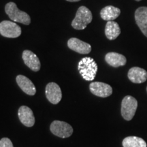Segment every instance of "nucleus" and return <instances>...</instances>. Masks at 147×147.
<instances>
[{"label":"nucleus","instance_id":"f257e3e1","mask_svg":"<svg viewBox=\"0 0 147 147\" xmlns=\"http://www.w3.org/2000/svg\"><path fill=\"white\" fill-rule=\"evenodd\" d=\"M78 69L83 79L87 81H92L96 76L97 65L93 58L84 57L79 61Z\"/></svg>","mask_w":147,"mask_h":147},{"label":"nucleus","instance_id":"f03ea898","mask_svg":"<svg viewBox=\"0 0 147 147\" xmlns=\"http://www.w3.org/2000/svg\"><path fill=\"white\" fill-rule=\"evenodd\" d=\"M93 16L91 10L85 6H80L77 10L76 16L71 23V26L77 30H82L91 23Z\"/></svg>","mask_w":147,"mask_h":147},{"label":"nucleus","instance_id":"7ed1b4c3","mask_svg":"<svg viewBox=\"0 0 147 147\" xmlns=\"http://www.w3.org/2000/svg\"><path fill=\"white\" fill-rule=\"evenodd\" d=\"M5 11L12 21L26 25H29L31 23V18L29 14L20 10L14 2L7 3L5 7Z\"/></svg>","mask_w":147,"mask_h":147},{"label":"nucleus","instance_id":"20e7f679","mask_svg":"<svg viewBox=\"0 0 147 147\" xmlns=\"http://www.w3.org/2000/svg\"><path fill=\"white\" fill-rule=\"evenodd\" d=\"M138 107V102L134 97L127 95L121 103V115L125 120L130 121L133 119Z\"/></svg>","mask_w":147,"mask_h":147},{"label":"nucleus","instance_id":"39448f33","mask_svg":"<svg viewBox=\"0 0 147 147\" xmlns=\"http://www.w3.org/2000/svg\"><path fill=\"white\" fill-rule=\"evenodd\" d=\"M50 129L54 135L62 138L71 136L73 133L72 127L67 123L61 121H53L50 126Z\"/></svg>","mask_w":147,"mask_h":147},{"label":"nucleus","instance_id":"423d86ee","mask_svg":"<svg viewBox=\"0 0 147 147\" xmlns=\"http://www.w3.org/2000/svg\"><path fill=\"white\" fill-rule=\"evenodd\" d=\"M0 34L5 38H16L21 36V28L14 22L3 21L0 23Z\"/></svg>","mask_w":147,"mask_h":147},{"label":"nucleus","instance_id":"0eeeda50","mask_svg":"<svg viewBox=\"0 0 147 147\" xmlns=\"http://www.w3.org/2000/svg\"><path fill=\"white\" fill-rule=\"evenodd\" d=\"M46 96L53 104H57L62 98V92L59 86L55 82H49L46 87Z\"/></svg>","mask_w":147,"mask_h":147},{"label":"nucleus","instance_id":"6e6552de","mask_svg":"<svg viewBox=\"0 0 147 147\" xmlns=\"http://www.w3.org/2000/svg\"><path fill=\"white\" fill-rule=\"evenodd\" d=\"M89 89L93 95L100 97H107L113 93V89L110 85L102 82H91Z\"/></svg>","mask_w":147,"mask_h":147},{"label":"nucleus","instance_id":"1a4fd4ad","mask_svg":"<svg viewBox=\"0 0 147 147\" xmlns=\"http://www.w3.org/2000/svg\"><path fill=\"white\" fill-rule=\"evenodd\" d=\"M69 49L82 55L89 54L91 51V47L89 44L84 42L76 38H71L67 42Z\"/></svg>","mask_w":147,"mask_h":147},{"label":"nucleus","instance_id":"9d476101","mask_svg":"<svg viewBox=\"0 0 147 147\" xmlns=\"http://www.w3.org/2000/svg\"><path fill=\"white\" fill-rule=\"evenodd\" d=\"M22 57L25 65L32 71H38L40 70L41 63H40L39 58L37 57L36 54H34L31 51L25 50L23 51Z\"/></svg>","mask_w":147,"mask_h":147},{"label":"nucleus","instance_id":"9b49d317","mask_svg":"<svg viewBox=\"0 0 147 147\" xmlns=\"http://www.w3.org/2000/svg\"><path fill=\"white\" fill-rule=\"evenodd\" d=\"M18 118L21 122L26 127H32L35 124V117L32 109L26 106H22L18 111Z\"/></svg>","mask_w":147,"mask_h":147},{"label":"nucleus","instance_id":"f8f14e48","mask_svg":"<svg viewBox=\"0 0 147 147\" xmlns=\"http://www.w3.org/2000/svg\"><path fill=\"white\" fill-rule=\"evenodd\" d=\"M135 20L141 32L147 38V7H140L136 10Z\"/></svg>","mask_w":147,"mask_h":147},{"label":"nucleus","instance_id":"ddd939ff","mask_svg":"<svg viewBox=\"0 0 147 147\" xmlns=\"http://www.w3.org/2000/svg\"><path fill=\"white\" fill-rule=\"evenodd\" d=\"M18 87L21 88L24 93L29 95H34L36 93V89L34 83L27 77L18 75L16 78Z\"/></svg>","mask_w":147,"mask_h":147},{"label":"nucleus","instance_id":"4468645a","mask_svg":"<svg viewBox=\"0 0 147 147\" xmlns=\"http://www.w3.org/2000/svg\"><path fill=\"white\" fill-rule=\"evenodd\" d=\"M128 78L134 83L140 84L147 80V72L144 69L138 67H133L128 71Z\"/></svg>","mask_w":147,"mask_h":147},{"label":"nucleus","instance_id":"2eb2a0df","mask_svg":"<svg viewBox=\"0 0 147 147\" xmlns=\"http://www.w3.org/2000/svg\"><path fill=\"white\" fill-rule=\"evenodd\" d=\"M105 60L108 65L114 67L123 66L126 64V57L123 55L117 53H108L106 55Z\"/></svg>","mask_w":147,"mask_h":147},{"label":"nucleus","instance_id":"dca6fc26","mask_svg":"<svg viewBox=\"0 0 147 147\" xmlns=\"http://www.w3.org/2000/svg\"><path fill=\"white\" fill-rule=\"evenodd\" d=\"M121 14V10L113 5H108L101 10L100 16L102 19L107 21H113L119 17Z\"/></svg>","mask_w":147,"mask_h":147},{"label":"nucleus","instance_id":"f3484780","mask_svg":"<svg viewBox=\"0 0 147 147\" xmlns=\"http://www.w3.org/2000/svg\"><path fill=\"white\" fill-rule=\"evenodd\" d=\"M106 38L110 40H114L121 34V29L119 24L115 21H108L105 27Z\"/></svg>","mask_w":147,"mask_h":147},{"label":"nucleus","instance_id":"a211bd4d","mask_svg":"<svg viewBox=\"0 0 147 147\" xmlns=\"http://www.w3.org/2000/svg\"><path fill=\"white\" fill-rule=\"evenodd\" d=\"M123 147H146V142L142 138L136 136H128L123 140Z\"/></svg>","mask_w":147,"mask_h":147},{"label":"nucleus","instance_id":"6ab92c4d","mask_svg":"<svg viewBox=\"0 0 147 147\" xmlns=\"http://www.w3.org/2000/svg\"><path fill=\"white\" fill-rule=\"evenodd\" d=\"M0 147H14L13 144L8 138H3L0 140Z\"/></svg>","mask_w":147,"mask_h":147},{"label":"nucleus","instance_id":"aec40b11","mask_svg":"<svg viewBox=\"0 0 147 147\" xmlns=\"http://www.w3.org/2000/svg\"><path fill=\"white\" fill-rule=\"evenodd\" d=\"M67 1H70V2H76V1H79L80 0H66Z\"/></svg>","mask_w":147,"mask_h":147},{"label":"nucleus","instance_id":"412c9836","mask_svg":"<svg viewBox=\"0 0 147 147\" xmlns=\"http://www.w3.org/2000/svg\"><path fill=\"white\" fill-rule=\"evenodd\" d=\"M136 1H141V0H136Z\"/></svg>","mask_w":147,"mask_h":147},{"label":"nucleus","instance_id":"4be33fe9","mask_svg":"<svg viewBox=\"0 0 147 147\" xmlns=\"http://www.w3.org/2000/svg\"><path fill=\"white\" fill-rule=\"evenodd\" d=\"M146 91H147V87H146Z\"/></svg>","mask_w":147,"mask_h":147}]
</instances>
